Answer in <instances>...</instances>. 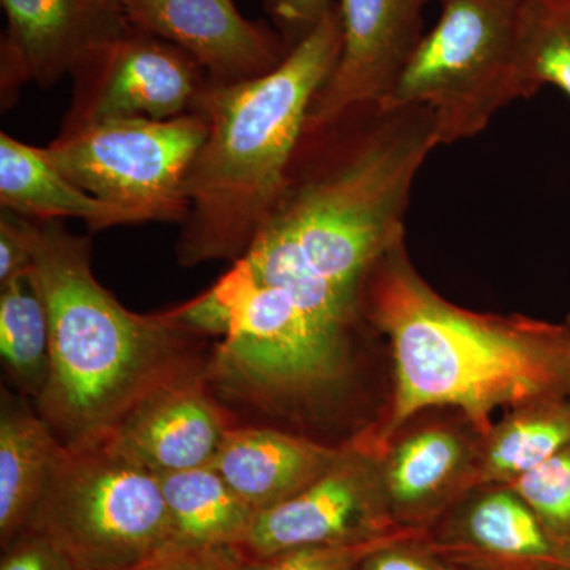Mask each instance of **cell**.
I'll return each instance as SVG.
<instances>
[{"mask_svg": "<svg viewBox=\"0 0 570 570\" xmlns=\"http://www.w3.org/2000/svg\"><path fill=\"white\" fill-rule=\"evenodd\" d=\"M523 0H441V17L401 71L385 108L423 105L439 145L468 140L502 108L531 99L520 63Z\"/></svg>", "mask_w": 570, "mask_h": 570, "instance_id": "8992f818", "label": "cell"}, {"mask_svg": "<svg viewBox=\"0 0 570 570\" xmlns=\"http://www.w3.org/2000/svg\"><path fill=\"white\" fill-rule=\"evenodd\" d=\"M438 146L423 105H363L305 127L275 204L232 266L318 313L362 314L363 284L404 239L415 176Z\"/></svg>", "mask_w": 570, "mask_h": 570, "instance_id": "6da1fadb", "label": "cell"}, {"mask_svg": "<svg viewBox=\"0 0 570 570\" xmlns=\"http://www.w3.org/2000/svg\"><path fill=\"white\" fill-rule=\"evenodd\" d=\"M358 570H455L438 554L417 547V539L401 540L371 553Z\"/></svg>", "mask_w": 570, "mask_h": 570, "instance_id": "f546056e", "label": "cell"}, {"mask_svg": "<svg viewBox=\"0 0 570 570\" xmlns=\"http://www.w3.org/2000/svg\"><path fill=\"white\" fill-rule=\"evenodd\" d=\"M71 100L61 132L116 119L189 115L208 86L200 63L170 41L130 29L71 75Z\"/></svg>", "mask_w": 570, "mask_h": 570, "instance_id": "9c48e42d", "label": "cell"}, {"mask_svg": "<svg viewBox=\"0 0 570 570\" xmlns=\"http://www.w3.org/2000/svg\"><path fill=\"white\" fill-rule=\"evenodd\" d=\"M28 531L75 570H112L176 546L159 475L105 445L62 449Z\"/></svg>", "mask_w": 570, "mask_h": 570, "instance_id": "52a82bcc", "label": "cell"}, {"mask_svg": "<svg viewBox=\"0 0 570 570\" xmlns=\"http://www.w3.org/2000/svg\"><path fill=\"white\" fill-rule=\"evenodd\" d=\"M212 288L228 307L227 333L206 363L223 400L294 417L322 409L346 385L355 328L317 317L284 288L246 283L232 268Z\"/></svg>", "mask_w": 570, "mask_h": 570, "instance_id": "5b68a950", "label": "cell"}, {"mask_svg": "<svg viewBox=\"0 0 570 570\" xmlns=\"http://www.w3.org/2000/svg\"><path fill=\"white\" fill-rule=\"evenodd\" d=\"M6 550L0 570H75L47 539L32 531L22 532Z\"/></svg>", "mask_w": 570, "mask_h": 570, "instance_id": "f1b7e54d", "label": "cell"}, {"mask_svg": "<svg viewBox=\"0 0 570 570\" xmlns=\"http://www.w3.org/2000/svg\"><path fill=\"white\" fill-rule=\"evenodd\" d=\"M159 479L176 546L243 549L257 512L212 464Z\"/></svg>", "mask_w": 570, "mask_h": 570, "instance_id": "44dd1931", "label": "cell"}, {"mask_svg": "<svg viewBox=\"0 0 570 570\" xmlns=\"http://www.w3.org/2000/svg\"><path fill=\"white\" fill-rule=\"evenodd\" d=\"M0 206L32 220L80 219L91 232L134 224L130 214L71 183L45 148L6 132L0 134Z\"/></svg>", "mask_w": 570, "mask_h": 570, "instance_id": "ac0fdd59", "label": "cell"}, {"mask_svg": "<svg viewBox=\"0 0 570 570\" xmlns=\"http://www.w3.org/2000/svg\"><path fill=\"white\" fill-rule=\"evenodd\" d=\"M564 324H566V326H568L569 332H570V314H569L568 318H566Z\"/></svg>", "mask_w": 570, "mask_h": 570, "instance_id": "4dcf8cb0", "label": "cell"}, {"mask_svg": "<svg viewBox=\"0 0 570 570\" xmlns=\"http://www.w3.org/2000/svg\"><path fill=\"white\" fill-rule=\"evenodd\" d=\"M478 442L455 428L431 425L404 434L381 456L382 491L390 517L400 527L439 512L474 491Z\"/></svg>", "mask_w": 570, "mask_h": 570, "instance_id": "9a60e30c", "label": "cell"}, {"mask_svg": "<svg viewBox=\"0 0 570 570\" xmlns=\"http://www.w3.org/2000/svg\"><path fill=\"white\" fill-rule=\"evenodd\" d=\"M520 63L530 97L551 85L570 99V0H523Z\"/></svg>", "mask_w": 570, "mask_h": 570, "instance_id": "603a6c76", "label": "cell"}, {"mask_svg": "<svg viewBox=\"0 0 570 570\" xmlns=\"http://www.w3.org/2000/svg\"><path fill=\"white\" fill-rule=\"evenodd\" d=\"M456 519L461 550L524 568H569L530 505L510 487L479 489Z\"/></svg>", "mask_w": 570, "mask_h": 570, "instance_id": "d6986e66", "label": "cell"}, {"mask_svg": "<svg viewBox=\"0 0 570 570\" xmlns=\"http://www.w3.org/2000/svg\"><path fill=\"white\" fill-rule=\"evenodd\" d=\"M570 445V395L524 404L479 439L474 490L508 487Z\"/></svg>", "mask_w": 570, "mask_h": 570, "instance_id": "ffe728a7", "label": "cell"}, {"mask_svg": "<svg viewBox=\"0 0 570 570\" xmlns=\"http://www.w3.org/2000/svg\"><path fill=\"white\" fill-rule=\"evenodd\" d=\"M382 491L377 456L351 442L305 490L255 515L243 550L262 558L303 547L362 542L400 530Z\"/></svg>", "mask_w": 570, "mask_h": 570, "instance_id": "30bf717a", "label": "cell"}, {"mask_svg": "<svg viewBox=\"0 0 570 570\" xmlns=\"http://www.w3.org/2000/svg\"><path fill=\"white\" fill-rule=\"evenodd\" d=\"M122 6L134 29L193 56L209 85L264 77L288 52L279 33L246 20L234 0H122Z\"/></svg>", "mask_w": 570, "mask_h": 570, "instance_id": "4fadbf2b", "label": "cell"}, {"mask_svg": "<svg viewBox=\"0 0 570 570\" xmlns=\"http://www.w3.org/2000/svg\"><path fill=\"white\" fill-rule=\"evenodd\" d=\"M206 135L200 112L116 119L58 135L45 153L71 183L130 214L134 224L181 225L189 212L187 175Z\"/></svg>", "mask_w": 570, "mask_h": 570, "instance_id": "ba28073f", "label": "cell"}, {"mask_svg": "<svg viewBox=\"0 0 570 570\" xmlns=\"http://www.w3.org/2000/svg\"><path fill=\"white\" fill-rule=\"evenodd\" d=\"M343 45L337 0L275 70L253 80L206 86L197 108L208 135L186 181L189 212L176 258L184 268L235 264L275 204L322 85Z\"/></svg>", "mask_w": 570, "mask_h": 570, "instance_id": "277c9868", "label": "cell"}, {"mask_svg": "<svg viewBox=\"0 0 570 570\" xmlns=\"http://www.w3.org/2000/svg\"><path fill=\"white\" fill-rule=\"evenodd\" d=\"M570 561V445L510 483Z\"/></svg>", "mask_w": 570, "mask_h": 570, "instance_id": "cb8c5ba5", "label": "cell"}, {"mask_svg": "<svg viewBox=\"0 0 570 570\" xmlns=\"http://www.w3.org/2000/svg\"><path fill=\"white\" fill-rule=\"evenodd\" d=\"M430 0H337L343 45L318 89L305 127H317L363 105L381 104L423 37Z\"/></svg>", "mask_w": 570, "mask_h": 570, "instance_id": "7c38bea8", "label": "cell"}, {"mask_svg": "<svg viewBox=\"0 0 570 570\" xmlns=\"http://www.w3.org/2000/svg\"><path fill=\"white\" fill-rule=\"evenodd\" d=\"M336 0H264L266 13L272 17L276 32L291 51L299 40L316 28Z\"/></svg>", "mask_w": 570, "mask_h": 570, "instance_id": "83f0119b", "label": "cell"}, {"mask_svg": "<svg viewBox=\"0 0 570 570\" xmlns=\"http://www.w3.org/2000/svg\"><path fill=\"white\" fill-rule=\"evenodd\" d=\"M420 535L419 528L404 527L362 542L303 547L268 557L247 558L236 570H358L374 551L401 540L419 539Z\"/></svg>", "mask_w": 570, "mask_h": 570, "instance_id": "d4e9b609", "label": "cell"}, {"mask_svg": "<svg viewBox=\"0 0 570 570\" xmlns=\"http://www.w3.org/2000/svg\"><path fill=\"white\" fill-rule=\"evenodd\" d=\"M7 32L0 48L2 110L26 82L52 88L132 29L122 0H0Z\"/></svg>", "mask_w": 570, "mask_h": 570, "instance_id": "8fae6325", "label": "cell"}, {"mask_svg": "<svg viewBox=\"0 0 570 570\" xmlns=\"http://www.w3.org/2000/svg\"><path fill=\"white\" fill-rule=\"evenodd\" d=\"M344 449L275 428L232 426L212 466L258 513L305 490Z\"/></svg>", "mask_w": 570, "mask_h": 570, "instance_id": "2e32d148", "label": "cell"}, {"mask_svg": "<svg viewBox=\"0 0 570 570\" xmlns=\"http://www.w3.org/2000/svg\"><path fill=\"white\" fill-rule=\"evenodd\" d=\"M33 220L9 209L0 214V287L31 272Z\"/></svg>", "mask_w": 570, "mask_h": 570, "instance_id": "4316f807", "label": "cell"}, {"mask_svg": "<svg viewBox=\"0 0 570 570\" xmlns=\"http://www.w3.org/2000/svg\"><path fill=\"white\" fill-rule=\"evenodd\" d=\"M360 311L387 336L393 355L392 397L351 441L377 459L426 409H459L482 438L499 409L570 395L566 324L453 305L412 265L404 239L371 269Z\"/></svg>", "mask_w": 570, "mask_h": 570, "instance_id": "7a4b0ae2", "label": "cell"}, {"mask_svg": "<svg viewBox=\"0 0 570 570\" xmlns=\"http://www.w3.org/2000/svg\"><path fill=\"white\" fill-rule=\"evenodd\" d=\"M247 560L242 547H174L146 560L112 570H236Z\"/></svg>", "mask_w": 570, "mask_h": 570, "instance_id": "484cf974", "label": "cell"}, {"mask_svg": "<svg viewBox=\"0 0 570 570\" xmlns=\"http://www.w3.org/2000/svg\"><path fill=\"white\" fill-rule=\"evenodd\" d=\"M63 445L24 401L2 395L0 414V539L7 549L28 531Z\"/></svg>", "mask_w": 570, "mask_h": 570, "instance_id": "e0dca14e", "label": "cell"}, {"mask_svg": "<svg viewBox=\"0 0 570 570\" xmlns=\"http://www.w3.org/2000/svg\"><path fill=\"white\" fill-rule=\"evenodd\" d=\"M91 242L62 220H33L31 276L47 305L51 370L37 412L63 448L102 445L141 401L204 373L202 336L171 309L124 307L92 272Z\"/></svg>", "mask_w": 570, "mask_h": 570, "instance_id": "3957f363", "label": "cell"}, {"mask_svg": "<svg viewBox=\"0 0 570 570\" xmlns=\"http://www.w3.org/2000/svg\"><path fill=\"white\" fill-rule=\"evenodd\" d=\"M232 426L205 370L146 397L104 445L160 478L209 466Z\"/></svg>", "mask_w": 570, "mask_h": 570, "instance_id": "5bb4252c", "label": "cell"}, {"mask_svg": "<svg viewBox=\"0 0 570 570\" xmlns=\"http://www.w3.org/2000/svg\"><path fill=\"white\" fill-rule=\"evenodd\" d=\"M0 355L22 395L39 400L50 377L51 332L31 272L0 287Z\"/></svg>", "mask_w": 570, "mask_h": 570, "instance_id": "7402d4cb", "label": "cell"}]
</instances>
